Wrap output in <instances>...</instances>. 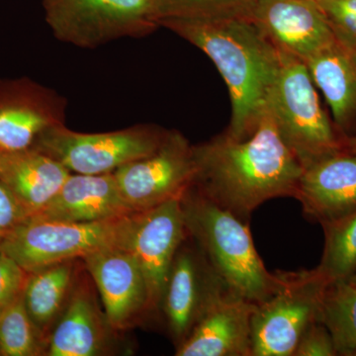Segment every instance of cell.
Wrapping results in <instances>:
<instances>
[{
    "mask_svg": "<svg viewBox=\"0 0 356 356\" xmlns=\"http://www.w3.org/2000/svg\"><path fill=\"white\" fill-rule=\"evenodd\" d=\"M341 152L356 156V134L341 139Z\"/></svg>",
    "mask_w": 356,
    "mask_h": 356,
    "instance_id": "obj_30",
    "label": "cell"
},
{
    "mask_svg": "<svg viewBox=\"0 0 356 356\" xmlns=\"http://www.w3.org/2000/svg\"><path fill=\"white\" fill-rule=\"evenodd\" d=\"M107 318L102 315L92 293L86 286L74 287L72 296L48 341L49 356H95L106 348Z\"/></svg>",
    "mask_w": 356,
    "mask_h": 356,
    "instance_id": "obj_20",
    "label": "cell"
},
{
    "mask_svg": "<svg viewBox=\"0 0 356 356\" xmlns=\"http://www.w3.org/2000/svg\"><path fill=\"white\" fill-rule=\"evenodd\" d=\"M74 281L76 259L29 273L23 299L33 322L44 334L64 312L76 287Z\"/></svg>",
    "mask_w": 356,
    "mask_h": 356,
    "instance_id": "obj_21",
    "label": "cell"
},
{
    "mask_svg": "<svg viewBox=\"0 0 356 356\" xmlns=\"http://www.w3.org/2000/svg\"><path fill=\"white\" fill-rule=\"evenodd\" d=\"M122 196L114 173H70L48 205L31 218L95 222L135 214Z\"/></svg>",
    "mask_w": 356,
    "mask_h": 356,
    "instance_id": "obj_17",
    "label": "cell"
},
{
    "mask_svg": "<svg viewBox=\"0 0 356 356\" xmlns=\"http://www.w3.org/2000/svg\"><path fill=\"white\" fill-rule=\"evenodd\" d=\"M31 218L29 211L6 184L0 181V238Z\"/></svg>",
    "mask_w": 356,
    "mask_h": 356,
    "instance_id": "obj_29",
    "label": "cell"
},
{
    "mask_svg": "<svg viewBox=\"0 0 356 356\" xmlns=\"http://www.w3.org/2000/svg\"><path fill=\"white\" fill-rule=\"evenodd\" d=\"M44 336L26 309L23 293L0 313V355H43L47 353Z\"/></svg>",
    "mask_w": 356,
    "mask_h": 356,
    "instance_id": "obj_24",
    "label": "cell"
},
{
    "mask_svg": "<svg viewBox=\"0 0 356 356\" xmlns=\"http://www.w3.org/2000/svg\"><path fill=\"white\" fill-rule=\"evenodd\" d=\"M81 261L95 281L112 330H126L149 312L146 280L131 248H106Z\"/></svg>",
    "mask_w": 356,
    "mask_h": 356,
    "instance_id": "obj_13",
    "label": "cell"
},
{
    "mask_svg": "<svg viewBox=\"0 0 356 356\" xmlns=\"http://www.w3.org/2000/svg\"><path fill=\"white\" fill-rule=\"evenodd\" d=\"M70 172L38 149L0 153V181L6 185L31 217L51 202Z\"/></svg>",
    "mask_w": 356,
    "mask_h": 356,
    "instance_id": "obj_19",
    "label": "cell"
},
{
    "mask_svg": "<svg viewBox=\"0 0 356 356\" xmlns=\"http://www.w3.org/2000/svg\"><path fill=\"white\" fill-rule=\"evenodd\" d=\"M65 106L63 96L30 79L0 81V153L31 149L44 131L64 125Z\"/></svg>",
    "mask_w": 356,
    "mask_h": 356,
    "instance_id": "obj_11",
    "label": "cell"
},
{
    "mask_svg": "<svg viewBox=\"0 0 356 356\" xmlns=\"http://www.w3.org/2000/svg\"><path fill=\"white\" fill-rule=\"evenodd\" d=\"M293 356H337L331 334L325 325L314 322L302 334Z\"/></svg>",
    "mask_w": 356,
    "mask_h": 356,
    "instance_id": "obj_28",
    "label": "cell"
},
{
    "mask_svg": "<svg viewBox=\"0 0 356 356\" xmlns=\"http://www.w3.org/2000/svg\"><path fill=\"white\" fill-rule=\"evenodd\" d=\"M200 49L228 86L232 115L226 133L247 139L266 113L280 65V51L247 17H166L159 21Z\"/></svg>",
    "mask_w": 356,
    "mask_h": 356,
    "instance_id": "obj_2",
    "label": "cell"
},
{
    "mask_svg": "<svg viewBox=\"0 0 356 356\" xmlns=\"http://www.w3.org/2000/svg\"><path fill=\"white\" fill-rule=\"evenodd\" d=\"M168 131L139 125L107 133H79L64 125L44 131L34 149L57 161L70 173L104 175L154 153Z\"/></svg>",
    "mask_w": 356,
    "mask_h": 356,
    "instance_id": "obj_8",
    "label": "cell"
},
{
    "mask_svg": "<svg viewBox=\"0 0 356 356\" xmlns=\"http://www.w3.org/2000/svg\"><path fill=\"white\" fill-rule=\"evenodd\" d=\"M181 197L137 214L132 252L146 280L149 312L161 307L175 255L188 236Z\"/></svg>",
    "mask_w": 356,
    "mask_h": 356,
    "instance_id": "obj_10",
    "label": "cell"
},
{
    "mask_svg": "<svg viewBox=\"0 0 356 356\" xmlns=\"http://www.w3.org/2000/svg\"><path fill=\"white\" fill-rule=\"evenodd\" d=\"M44 19L60 41L95 49L158 29L156 0H43Z\"/></svg>",
    "mask_w": 356,
    "mask_h": 356,
    "instance_id": "obj_6",
    "label": "cell"
},
{
    "mask_svg": "<svg viewBox=\"0 0 356 356\" xmlns=\"http://www.w3.org/2000/svg\"><path fill=\"white\" fill-rule=\"evenodd\" d=\"M339 41L356 47V0H315Z\"/></svg>",
    "mask_w": 356,
    "mask_h": 356,
    "instance_id": "obj_26",
    "label": "cell"
},
{
    "mask_svg": "<svg viewBox=\"0 0 356 356\" xmlns=\"http://www.w3.org/2000/svg\"><path fill=\"white\" fill-rule=\"evenodd\" d=\"M324 250L316 267L327 282L350 280L356 271V211L322 225Z\"/></svg>",
    "mask_w": 356,
    "mask_h": 356,
    "instance_id": "obj_23",
    "label": "cell"
},
{
    "mask_svg": "<svg viewBox=\"0 0 356 356\" xmlns=\"http://www.w3.org/2000/svg\"><path fill=\"white\" fill-rule=\"evenodd\" d=\"M341 137L356 134V47L334 39L305 62Z\"/></svg>",
    "mask_w": 356,
    "mask_h": 356,
    "instance_id": "obj_18",
    "label": "cell"
},
{
    "mask_svg": "<svg viewBox=\"0 0 356 356\" xmlns=\"http://www.w3.org/2000/svg\"><path fill=\"white\" fill-rule=\"evenodd\" d=\"M192 149L195 163L192 185L245 222L266 201L294 197L303 172L267 110L247 139H235L224 132Z\"/></svg>",
    "mask_w": 356,
    "mask_h": 356,
    "instance_id": "obj_1",
    "label": "cell"
},
{
    "mask_svg": "<svg viewBox=\"0 0 356 356\" xmlns=\"http://www.w3.org/2000/svg\"><path fill=\"white\" fill-rule=\"evenodd\" d=\"M138 213L95 222L30 218L1 238L0 250L28 273L106 248L132 250Z\"/></svg>",
    "mask_w": 356,
    "mask_h": 356,
    "instance_id": "obj_4",
    "label": "cell"
},
{
    "mask_svg": "<svg viewBox=\"0 0 356 356\" xmlns=\"http://www.w3.org/2000/svg\"><path fill=\"white\" fill-rule=\"evenodd\" d=\"M280 55L267 112L304 168L341 152L343 137L323 108L305 63L282 51Z\"/></svg>",
    "mask_w": 356,
    "mask_h": 356,
    "instance_id": "obj_5",
    "label": "cell"
},
{
    "mask_svg": "<svg viewBox=\"0 0 356 356\" xmlns=\"http://www.w3.org/2000/svg\"><path fill=\"white\" fill-rule=\"evenodd\" d=\"M318 322L331 334L337 355H353L356 350V286L350 280L325 287Z\"/></svg>",
    "mask_w": 356,
    "mask_h": 356,
    "instance_id": "obj_22",
    "label": "cell"
},
{
    "mask_svg": "<svg viewBox=\"0 0 356 356\" xmlns=\"http://www.w3.org/2000/svg\"><path fill=\"white\" fill-rule=\"evenodd\" d=\"M159 20L166 17H247L255 0H156Z\"/></svg>",
    "mask_w": 356,
    "mask_h": 356,
    "instance_id": "obj_25",
    "label": "cell"
},
{
    "mask_svg": "<svg viewBox=\"0 0 356 356\" xmlns=\"http://www.w3.org/2000/svg\"><path fill=\"white\" fill-rule=\"evenodd\" d=\"M252 20L278 51L304 63L336 39L315 0H255Z\"/></svg>",
    "mask_w": 356,
    "mask_h": 356,
    "instance_id": "obj_14",
    "label": "cell"
},
{
    "mask_svg": "<svg viewBox=\"0 0 356 356\" xmlns=\"http://www.w3.org/2000/svg\"><path fill=\"white\" fill-rule=\"evenodd\" d=\"M282 273L273 296L257 304L252 320V356H293L302 334L318 322L329 282L317 268Z\"/></svg>",
    "mask_w": 356,
    "mask_h": 356,
    "instance_id": "obj_7",
    "label": "cell"
},
{
    "mask_svg": "<svg viewBox=\"0 0 356 356\" xmlns=\"http://www.w3.org/2000/svg\"><path fill=\"white\" fill-rule=\"evenodd\" d=\"M187 233L215 273L238 296L262 303L280 289L282 273L267 270L248 222L191 185L181 197Z\"/></svg>",
    "mask_w": 356,
    "mask_h": 356,
    "instance_id": "obj_3",
    "label": "cell"
},
{
    "mask_svg": "<svg viewBox=\"0 0 356 356\" xmlns=\"http://www.w3.org/2000/svg\"><path fill=\"white\" fill-rule=\"evenodd\" d=\"M29 273L0 250V313L24 291Z\"/></svg>",
    "mask_w": 356,
    "mask_h": 356,
    "instance_id": "obj_27",
    "label": "cell"
},
{
    "mask_svg": "<svg viewBox=\"0 0 356 356\" xmlns=\"http://www.w3.org/2000/svg\"><path fill=\"white\" fill-rule=\"evenodd\" d=\"M184 243L173 261L161 304L177 348L189 336L213 300L229 290L199 248L195 250Z\"/></svg>",
    "mask_w": 356,
    "mask_h": 356,
    "instance_id": "obj_12",
    "label": "cell"
},
{
    "mask_svg": "<svg viewBox=\"0 0 356 356\" xmlns=\"http://www.w3.org/2000/svg\"><path fill=\"white\" fill-rule=\"evenodd\" d=\"M0 241H1V238H0Z\"/></svg>",
    "mask_w": 356,
    "mask_h": 356,
    "instance_id": "obj_33",
    "label": "cell"
},
{
    "mask_svg": "<svg viewBox=\"0 0 356 356\" xmlns=\"http://www.w3.org/2000/svg\"><path fill=\"white\" fill-rule=\"evenodd\" d=\"M257 304L229 290L208 306L177 356H252V320Z\"/></svg>",
    "mask_w": 356,
    "mask_h": 356,
    "instance_id": "obj_15",
    "label": "cell"
},
{
    "mask_svg": "<svg viewBox=\"0 0 356 356\" xmlns=\"http://www.w3.org/2000/svg\"><path fill=\"white\" fill-rule=\"evenodd\" d=\"M122 196L136 213L152 209L184 195L195 177L193 149L177 131H168L161 146L149 156L115 170Z\"/></svg>",
    "mask_w": 356,
    "mask_h": 356,
    "instance_id": "obj_9",
    "label": "cell"
},
{
    "mask_svg": "<svg viewBox=\"0 0 356 356\" xmlns=\"http://www.w3.org/2000/svg\"><path fill=\"white\" fill-rule=\"evenodd\" d=\"M350 281L351 283H353V284H355L356 286V271L355 274H353V275L351 276V277L350 278Z\"/></svg>",
    "mask_w": 356,
    "mask_h": 356,
    "instance_id": "obj_31",
    "label": "cell"
},
{
    "mask_svg": "<svg viewBox=\"0 0 356 356\" xmlns=\"http://www.w3.org/2000/svg\"><path fill=\"white\" fill-rule=\"evenodd\" d=\"M294 198L322 226L356 211V156L339 152L305 166Z\"/></svg>",
    "mask_w": 356,
    "mask_h": 356,
    "instance_id": "obj_16",
    "label": "cell"
},
{
    "mask_svg": "<svg viewBox=\"0 0 356 356\" xmlns=\"http://www.w3.org/2000/svg\"><path fill=\"white\" fill-rule=\"evenodd\" d=\"M351 356H356V350L353 351V355H351Z\"/></svg>",
    "mask_w": 356,
    "mask_h": 356,
    "instance_id": "obj_32",
    "label": "cell"
}]
</instances>
